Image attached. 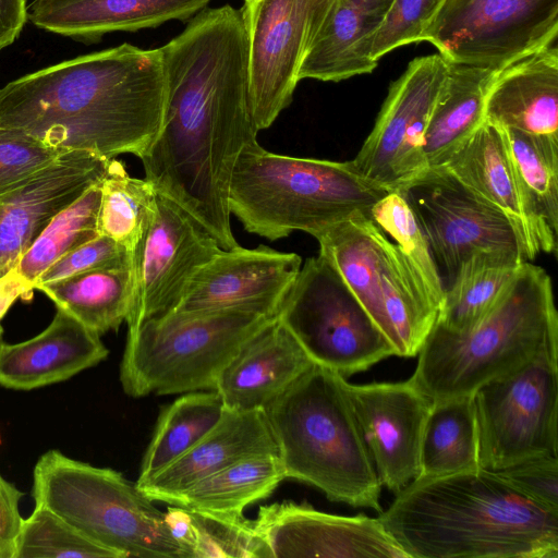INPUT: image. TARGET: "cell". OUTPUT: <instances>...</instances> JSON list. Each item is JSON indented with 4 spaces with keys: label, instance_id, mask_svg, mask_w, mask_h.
Returning a JSON list of instances; mask_svg holds the SVG:
<instances>
[{
    "label": "cell",
    "instance_id": "cell-45",
    "mask_svg": "<svg viewBox=\"0 0 558 558\" xmlns=\"http://www.w3.org/2000/svg\"><path fill=\"white\" fill-rule=\"evenodd\" d=\"M23 493L0 474V558H14L23 522L19 509Z\"/></svg>",
    "mask_w": 558,
    "mask_h": 558
},
{
    "label": "cell",
    "instance_id": "cell-44",
    "mask_svg": "<svg viewBox=\"0 0 558 558\" xmlns=\"http://www.w3.org/2000/svg\"><path fill=\"white\" fill-rule=\"evenodd\" d=\"M497 472L536 504L558 512V456L536 457Z\"/></svg>",
    "mask_w": 558,
    "mask_h": 558
},
{
    "label": "cell",
    "instance_id": "cell-38",
    "mask_svg": "<svg viewBox=\"0 0 558 558\" xmlns=\"http://www.w3.org/2000/svg\"><path fill=\"white\" fill-rule=\"evenodd\" d=\"M101 180L60 211L17 263L14 269L33 286L56 260L99 235Z\"/></svg>",
    "mask_w": 558,
    "mask_h": 558
},
{
    "label": "cell",
    "instance_id": "cell-18",
    "mask_svg": "<svg viewBox=\"0 0 558 558\" xmlns=\"http://www.w3.org/2000/svg\"><path fill=\"white\" fill-rule=\"evenodd\" d=\"M302 258L266 245L221 250L201 266L172 312L252 307L276 316Z\"/></svg>",
    "mask_w": 558,
    "mask_h": 558
},
{
    "label": "cell",
    "instance_id": "cell-20",
    "mask_svg": "<svg viewBox=\"0 0 558 558\" xmlns=\"http://www.w3.org/2000/svg\"><path fill=\"white\" fill-rule=\"evenodd\" d=\"M313 365L275 316L241 344L219 373L214 390L228 410H265Z\"/></svg>",
    "mask_w": 558,
    "mask_h": 558
},
{
    "label": "cell",
    "instance_id": "cell-25",
    "mask_svg": "<svg viewBox=\"0 0 558 558\" xmlns=\"http://www.w3.org/2000/svg\"><path fill=\"white\" fill-rule=\"evenodd\" d=\"M392 0H336L302 64L300 78L339 82L371 73L374 35Z\"/></svg>",
    "mask_w": 558,
    "mask_h": 558
},
{
    "label": "cell",
    "instance_id": "cell-41",
    "mask_svg": "<svg viewBox=\"0 0 558 558\" xmlns=\"http://www.w3.org/2000/svg\"><path fill=\"white\" fill-rule=\"evenodd\" d=\"M63 153L22 130L0 125V196L26 183Z\"/></svg>",
    "mask_w": 558,
    "mask_h": 558
},
{
    "label": "cell",
    "instance_id": "cell-5",
    "mask_svg": "<svg viewBox=\"0 0 558 558\" xmlns=\"http://www.w3.org/2000/svg\"><path fill=\"white\" fill-rule=\"evenodd\" d=\"M344 376L314 364L266 409L286 478L331 501L381 512V483L363 440Z\"/></svg>",
    "mask_w": 558,
    "mask_h": 558
},
{
    "label": "cell",
    "instance_id": "cell-24",
    "mask_svg": "<svg viewBox=\"0 0 558 558\" xmlns=\"http://www.w3.org/2000/svg\"><path fill=\"white\" fill-rule=\"evenodd\" d=\"M210 0H34V25L64 36L95 38L116 31L135 32L168 21H184Z\"/></svg>",
    "mask_w": 558,
    "mask_h": 558
},
{
    "label": "cell",
    "instance_id": "cell-19",
    "mask_svg": "<svg viewBox=\"0 0 558 558\" xmlns=\"http://www.w3.org/2000/svg\"><path fill=\"white\" fill-rule=\"evenodd\" d=\"M109 161L88 151L69 150L0 196V277L16 267L60 211L104 178Z\"/></svg>",
    "mask_w": 558,
    "mask_h": 558
},
{
    "label": "cell",
    "instance_id": "cell-14",
    "mask_svg": "<svg viewBox=\"0 0 558 558\" xmlns=\"http://www.w3.org/2000/svg\"><path fill=\"white\" fill-rule=\"evenodd\" d=\"M447 70L440 53L415 58L391 84L371 133L350 160L360 175L396 191L427 168L425 133Z\"/></svg>",
    "mask_w": 558,
    "mask_h": 558
},
{
    "label": "cell",
    "instance_id": "cell-31",
    "mask_svg": "<svg viewBox=\"0 0 558 558\" xmlns=\"http://www.w3.org/2000/svg\"><path fill=\"white\" fill-rule=\"evenodd\" d=\"M524 262L506 251L471 255L446 287L436 324L454 332L474 327L495 306Z\"/></svg>",
    "mask_w": 558,
    "mask_h": 558
},
{
    "label": "cell",
    "instance_id": "cell-48",
    "mask_svg": "<svg viewBox=\"0 0 558 558\" xmlns=\"http://www.w3.org/2000/svg\"><path fill=\"white\" fill-rule=\"evenodd\" d=\"M250 1H251V0H244V3H247V2H250Z\"/></svg>",
    "mask_w": 558,
    "mask_h": 558
},
{
    "label": "cell",
    "instance_id": "cell-12",
    "mask_svg": "<svg viewBox=\"0 0 558 558\" xmlns=\"http://www.w3.org/2000/svg\"><path fill=\"white\" fill-rule=\"evenodd\" d=\"M557 35L558 0H442L421 41L449 62L497 71Z\"/></svg>",
    "mask_w": 558,
    "mask_h": 558
},
{
    "label": "cell",
    "instance_id": "cell-39",
    "mask_svg": "<svg viewBox=\"0 0 558 558\" xmlns=\"http://www.w3.org/2000/svg\"><path fill=\"white\" fill-rule=\"evenodd\" d=\"M368 216L407 256L439 315L445 298V286L426 238L404 198L398 191H390L373 205Z\"/></svg>",
    "mask_w": 558,
    "mask_h": 558
},
{
    "label": "cell",
    "instance_id": "cell-21",
    "mask_svg": "<svg viewBox=\"0 0 558 558\" xmlns=\"http://www.w3.org/2000/svg\"><path fill=\"white\" fill-rule=\"evenodd\" d=\"M266 453L279 456L265 410L226 409L220 421L184 454L136 485L154 502L171 504L180 493L218 470Z\"/></svg>",
    "mask_w": 558,
    "mask_h": 558
},
{
    "label": "cell",
    "instance_id": "cell-7",
    "mask_svg": "<svg viewBox=\"0 0 558 558\" xmlns=\"http://www.w3.org/2000/svg\"><path fill=\"white\" fill-rule=\"evenodd\" d=\"M33 497L120 558H187L165 512L120 472L45 452L34 473Z\"/></svg>",
    "mask_w": 558,
    "mask_h": 558
},
{
    "label": "cell",
    "instance_id": "cell-29",
    "mask_svg": "<svg viewBox=\"0 0 558 558\" xmlns=\"http://www.w3.org/2000/svg\"><path fill=\"white\" fill-rule=\"evenodd\" d=\"M532 228L536 253L557 247L558 136L504 129Z\"/></svg>",
    "mask_w": 558,
    "mask_h": 558
},
{
    "label": "cell",
    "instance_id": "cell-10",
    "mask_svg": "<svg viewBox=\"0 0 558 558\" xmlns=\"http://www.w3.org/2000/svg\"><path fill=\"white\" fill-rule=\"evenodd\" d=\"M473 397L481 468L500 471L558 456V353L485 384Z\"/></svg>",
    "mask_w": 558,
    "mask_h": 558
},
{
    "label": "cell",
    "instance_id": "cell-15",
    "mask_svg": "<svg viewBox=\"0 0 558 558\" xmlns=\"http://www.w3.org/2000/svg\"><path fill=\"white\" fill-rule=\"evenodd\" d=\"M221 250L192 215L158 194L156 213L131 253L129 329L172 312L194 272Z\"/></svg>",
    "mask_w": 558,
    "mask_h": 558
},
{
    "label": "cell",
    "instance_id": "cell-32",
    "mask_svg": "<svg viewBox=\"0 0 558 558\" xmlns=\"http://www.w3.org/2000/svg\"><path fill=\"white\" fill-rule=\"evenodd\" d=\"M58 308L102 335L125 322L132 296L131 266L81 272L38 288Z\"/></svg>",
    "mask_w": 558,
    "mask_h": 558
},
{
    "label": "cell",
    "instance_id": "cell-33",
    "mask_svg": "<svg viewBox=\"0 0 558 558\" xmlns=\"http://www.w3.org/2000/svg\"><path fill=\"white\" fill-rule=\"evenodd\" d=\"M165 520L187 558H272L255 527L241 514L168 507Z\"/></svg>",
    "mask_w": 558,
    "mask_h": 558
},
{
    "label": "cell",
    "instance_id": "cell-46",
    "mask_svg": "<svg viewBox=\"0 0 558 558\" xmlns=\"http://www.w3.org/2000/svg\"><path fill=\"white\" fill-rule=\"evenodd\" d=\"M27 17L26 0H0V51L19 37Z\"/></svg>",
    "mask_w": 558,
    "mask_h": 558
},
{
    "label": "cell",
    "instance_id": "cell-30",
    "mask_svg": "<svg viewBox=\"0 0 558 558\" xmlns=\"http://www.w3.org/2000/svg\"><path fill=\"white\" fill-rule=\"evenodd\" d=\"M316 240L319 254L333 266L381 331L380 271L388 236L368 215L356 214Z\"/></svg>",
    "mask_w": 558,
    "mask_h": 558
},
{
    "label": "cell",
    "instance_id": "cell-37",
    "mask_svg": "<svg viewBox=\"0 0 558 558\" xmlns=\"http://www.w3.org/2000/svg\"><path fill=\"white\" fill-rule=\"evenodd\" d=\"M100 189L98 232L132 253L156 213L158 193L148 180L131 177L116 158L110 159Z\"/></svg>",
    "mask_w": 558,
    "mask_h": 558
},
{
    "label": "cell",
    "instance_id": "cell-43",
    "mask_svg": "<svg viewBox=\"0 0 558 558\" xmlns=\"http://www.w3.org/2000/svg\"><path fill=\"white\" fill-rule=\"evenodd\" d=\"M131 266V253L106 235L80 245L50 265L35 281V289L71 276L107 267Z\"/></svg>",
    "mask_w": 558,
    "mask_h": 558
},
{
    "label": "cell",
    "instance_id": "cell-36",
    "mask_svg": "<svg viewBox=\"0 0 558 558\" xmlns=\"http://www.w3.org/2000/svg\"><path fill=\"white\" fill-rule=\"evenodd\" d=\"M225 410L215 390L186 392L167 405L157 420L136 483L145 482L184 454L220 421Z\"/></svg>",
    "mask_w": 558,
    "mask_h": 558
},
{
    "label": "cell",
    "instance_id": "cell-22",
    "mask_svg": "<svg viewBox=\"0 0 558 558\" xmlns=\"http://www.w3.org/2000/svg\"><path fill=\"white\" fill-rule=\"evenodd\" d=\"M108 353L100 335L58 308L38 336L14 344L0 340V385L31 390L63 381L97 365Z\"/></svg>",
    "mask_w": 558,
    "mask_h": 558
},
{
    "label": "cell",
    "instance_id": "cell-23",
    "mask_svg": "<svg viewBox=\"0 0 558 558\" xmlns=\"http://www.w3.org/2000/svg\"><path fill=\"white\" fill-rule=\"evenodd\" d=\"M484 119L500 129L558 136L556 41L495 71L486 94Z\"/></svg>",
    "mask_w": 558,
    "mask_h": 558
},
{
    "label": "cell",
    "instance_id": "cell-6",
    "mask_svg": "<svg viewBox=\"0 0 558 558\" xmlns=\"http://www.w3.org/2000/svg\"><path fill=\"white\" fill-rule=\"evenodd\" d=\"M390 191L364 179L351 161L279 155L258 142L233 168L228 207L250 232L270 241L302 231L317 239L369 209Z\"/></svg>",
    "mask_w": 558,
    "mask_h": 558
},
{
    "label": "cell",
    "instance_id": "cell-28",
    "mask_svg": "<svg viewBox=\"0 0 558 558\" xmlns=\"http://www.w3.org/2000/svg\"><path fill=\"white\" fill-rule=\"evenodd\" d=\"M383 333L395 355L416 356L438 318V310L400 247L389 238L380 271Z\"/></svg>",
    "mask_w": 558,
    "mask_h": 558
},
{
    "label": "cell",
    "instance_id": "cell-40",
    "mask_svg": "<svg viewBox=\"0 0 558 558\" xmlns=\"http://www.w3.org/2000/svg\"><path fill=\"white\" fill-rule=\"evenodd\" d=\"M120 558L92 541L56 513L36 505L23 519L14 558Z\"/></svg>",
    "mask_w": 558,
    "mask_h": 558
},
{
    "label": "cell",
    "instance_id": "cell-4",
    "mask_svg": "<svg viewBox=\"0 0 558 558\" xmlns=\"http://www.w3.org/2000/svg\"><path fill=\"white\" fill-rule=\"evenodd\" d=\"M545 353H558V314L550 276L524 262L495 306L463 332L435 323L410 377L432 400L474 395Z\"/></svg>",
    "mask_w": 558,
    "mask_h": 558
},
{
    "label": "cell",
    "instance_id": "cell-16",
    "mask_svg": "<svg viewBox=\"0 0 558 558\" xmlns=\"http://www.w3.org/2000/svg\"><path fill=\"white\" fill-rule=\"evenodd\" d=\"M347 391L378 478L396 495L420 474L433 400L411 378L363 385L347 381Z\"/></svg>",
    "mask_w": 558,
    "mask_h": 558
},
{
    "label": "cell",
    "instance_id": "cell-8",
    "mask_svg": "<svg viewBox=\"0 0 558 558\" xmlns=\"http://www.w3.org/2000/svg\"><path fill=\"white\" fill-rule=\"evenodd\" d=\"M275 316L252 307L170 312L129 329L120 381L133 398L214 390L241 344Z\"/></svg>",
    "mask_w": 558,
    "mask_h": 558
},
{
    "label": "cell",
    "instance_id": "cell-13",
    "mask_svg": "<svg viewBox=\"0 0 558 558\" xmlns=\"http://www.w3.org/2000/svg\"><path fill=\"white\" fill-rule=\"evenodd\" d=\"M336 0H251L244 3L251 102L268 129L292 101L302 64Z\"/></svg>",
    "mask_w": 558,
    "mask_h": 558
},
{
    "label": "cell",
    "instance_id": "cell-11",
    "mask_svg": "<svg viewBox=\"0 0 558 558\" xmlns=\"http://www.w3.org/2000/svg\"><path fill=\"white\" fill-rule=\"evenodd\" d=\"M396 191L413 211L445 289L476 252L506 251L530 262L509 217L444 167L426 168Z\"/></svg>",
    "mask_w": 558,
    "mask_h": 558
},
{
    "label": "cell",
    "instance_id": "cell-3",
    "mask_svg": "<svg viewBox=\"0 0 558 558\" xmlns=\"http://www.w3.org/2000/svg\"><path fill=\"white\" fill-rule=\"evenodd\" d=\"M378 519L409 558H558V512L483 468L416 477Z\"/></svg>",
    "mask_w": 558,
    "mask_h": 558
},
{
    "label": "cell",
    "instance_id": "cell-26",
    "mask_svg": "<svg viewBox=\"0 0 558 558\" xmlns=\"http://www.w3.org/2000/svg\"><path fill=\"white\" fill-rule=\"evenodd\" d=\"M439 167L504 211L521 235L530 260L535 258L532 228L504 129L484 121Z\"/></svg>",
    "mask_w": 558,
    "mask_h": 558
},
{
    "label": "cell",
    "instance_id": "cell-47",
    "mask_svg": "<svg viewBox=\"0 0 558 558\" xmlns=\"http://www.w3.org/2000/svg\"><path fill=\"white\" fill-rule=\"evenodd\" d=\"M34 289L33 283L22 277L15 269L0 277V320L19 298H29ZM1 335L2 328L0 326V340Z\"/></svg>",
    "mask_w": 558,
    "mask_h": 558
},
{
    "label": "cell",
    "instance_id": "cell-17",
    "mask_svg": "<svg viewBox=\"0 0 558 558\" xmlns=\"http://www.w3.org/2000/svg\"><path fill=\"white\" fill-rule=\"evenodd\" d=\"M254 524L272 558H409L378 517L282 501L260 507Z\"/></svg>",
    "mask_w": 558,
    "mask_h": 558
},
{
    "label": "cell",
    "instance_id": "cell-34",
    "mask_svg": "<svg viewBox=\"0 0 558 558\" xmlns=\"http://www.w3.org/2000/svg\"><path fill=\"white\" fill-rule=\"evenodd\" d=\"M283 480L286 473L278 454L251 456L202 478L170 505L241 514L247 506L267 498Z\"/></svg>",
    "mask_w": 558,
    "mask_h": 558
},
{
    "label": "cell",
    "instance_id": "cell-42",
    "mask_svg": "<svg viewBox=\"0 0 558 558\" xmlns=\"http://www.w3.org/2000/svg\"><path fill=\"white\" fill-rule=\"evenodd\" d=\"M442 0H392L374 35L371 59L374 62L393 49L421 41L426 25Z\"/></svg>",
    "mask_w": 558,
    "mask_h": 558
},
{
    "label": "cell",
    "instance_id": "cell-2",
    "mask_svg": "<svg viewBox=\"0 0 558 558\" xmlns=\"http://www.w3.org/2000/svg\"><path fill=\"white\" fill-rule=\"evenodd\" d=\"M160 48L130 44L66 60L0 89V125L43 143L106 159L141 158L161 128Z\"/></svg>",
    "mask_w": 558,
    "mask_h": 558
},
{
    "label": "cell",
    "instance_id": "cell-35",
    "mask_svg": "<svg viewBox=\"0 0 558 558\" xmlns=\"http://www.w3.org/2000/svg\"><path fill=\"white\" fill-rule=\"evenodd\" d=\"M476 468L481 466L473 395L433 400L423 433L417 477Z\"/></svg>",
    "mask_w": 558,
    "mask_h": 558
},
{
    "label": "cell",
    "instance_id": "cell-1",
    "mask_svg": "<svg viewBox=\"0 0 558 558\" xmlns=\"http://www.w3.org/2000/svg\"><path fill=\"white\" fill-rule=\"evenodd\" d=\"M160 52L165 110L158 135L140 158L145 179L223 250L235 248L229 184L239 155L259 132L242 12L230 4L202 10Z\"/></svg>",
    "mask_w": 558,
    "mask_h": 558
},
{
    "label": "cell",
    "instance_id": "cell-27",
    "mask_svg": "<svg viewBox=\"0 0 558 558\" xmlns=\"http://www.w3.org/2000/svg\"><path fill=\"white\" fill-rule=\"evenodd\" d=\"M495 70L449 62L425 133L427 168L442 166L485 121L487 89Z\"/></svg>",
    "mask_w": 558,
    "mask_h": 558
},
{
    "label": "cell",
    "instance_id": "cell-9",
    "mask_svg": "<svg viewBox=\"0 0 558 558\" xmlns=\"http://www.w3.org/2000/svg\"><path fill=\"white\" fill-rule=\"evenodd\" d=\"M276 316L314 364L344 377L395 355L385 335L320 254L301 266Z\"/></svg>",
    "mask_w": 558,
    "mask_h": 558
}]
</instances>
